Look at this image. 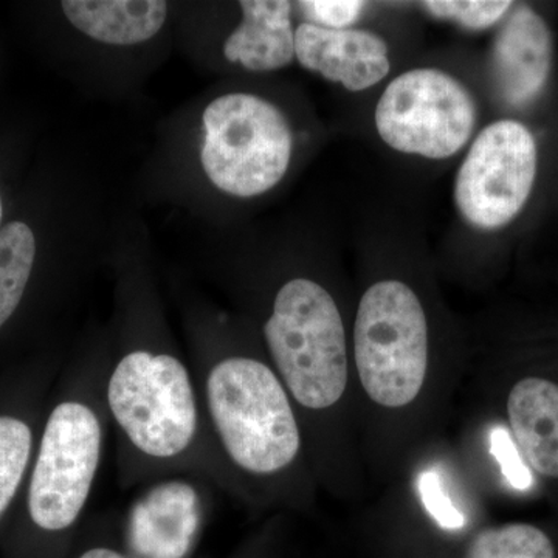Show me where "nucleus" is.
<instances>
[{"label": "nucleus", "instance_id": "39448f33", "mask_svg": "<svg viewBox=\"0 0 558 558\" xmlns=\"http://www.w3.org/2000/svg\"><path fill=\"white\" fill-rule=\"evenodd\" d=\"M538 149L532 132L515 120L488 124L459 168L454 202L462 218L481 230H498L524 208L535 178Z\"/></svg>", "mask_w": 558, "mask_h": 558}, {"label": "nucleus", "instance_id": "9b49d317", "mask_svg": "<svg viewBox=\"0 0 558 558\" xmlns=\"http://www.w3.org/2000/svg\"><path fill=\"white\" fill-rule=\"evenodd\" d=\"M153 492V490H150ZM132 509L128 539L135 558H185L199 529L196 508H160L154 494Z\"/></svg>", "mask_w": 558, "mask_h": 558}, {"label": "nucleus", "instance_id": "ddd939ff", "mask_svg": "<svg viewBox=\"0 0 558 558\" xmlns=\"http://www.w3.org/2000/svg\"><path fill=\"white\" fill-rule=\"evenodd\" d=\"M35 427L21 414H0V521L9 513L35 458Z\"/></svg>", "mask_w": 558, "mask_h": 558}, {"label": "nucleus", "instance_id": "6e6552de", "mask_svg": "<svg viewBox=\"0 0 558 558\" xmlns=\"http://www.w3.org/2000/svg\"><path fill=\"white\" fill-rule=\"evenodd\" d=\"M508 432L521 459L543 478L558 480V384L539 376L517 380L506 396Z\"/></svg>", "mask_w": 558, "mask_h": 558}, {"label": "nucleus", "instance_id": "6ab92c4d", "mask_svg": "<svg viewBox=\"0 0 558 558\" xmlns=\"http://www.w3.org/2000/svg\"><path fill=\"white\" fill-rule=\"evenodd\" d=\"M0 220H2V199H0Z\"/></svg>", "mask_w": 558, "mask_h": 558}, {"label": "nucleus", "instance_id": "f257e3e1", "mask_svg": "<svg viewBox=\"0 0 558 558\" xmlns=\"http://www.w3.org/2000/svg\"><path fill=\"white\" fill-rule=\"evenodd\" d=\"M191 368L244 508H314L319 486L300 414L266 352L207 340Z\"/></svg>", "mask_w": 558, "mask_h": 558}, {"label": "nucleus", "instance_id": "9d476101", "mask_svg": "<svg viewBox=\"0 0 558 558\" xmlns=\"http://www.w3.org/2000/svg\"><path fill=\"white\" fill-rule=\"evenodd\" d=\"M68 20L90 38L131 46L156 36L167 20L161 0H64Z\"/></svg>", "mask_w": 558, "mask_h": 558}, {"label": "nucleus", "instance_id": "0eeeda50", "mask_svg": "<svg viewBox=\"0 0 558 558\" xmlns=\"http://www.w3.org/2000/svg\"><path fill=\"white\" fill-rule=\"evenodd\" d=\"M295 57L311 72L319 73L344 89H369L388 75V46L368 31H332L303 22L295 31Z\"/></svg>", "mask_w": 558, "mask_h": 558}, {"label": "nucleus", "instance_id": "dca6fc26", "mask_svg": "<svg viewBox=\"0 0 558 558\" xmlns=\"http://www.w3.org/2000/svg\"><path fill=\"white\" fill-rule=\"evenodd\" d=\"M365 2L359 0H307L299 2L300 10L311 24L318 27L332 28V31H344L349 25L357 21Z\"/></svg>", "mask_w": 558, "mask_h": 558}, {"label": "nucleus", "instance_id": "1a4fd4ad", "mask_svg": "<svg viewBox=\"0 0 558 558\" xmlns=\"http://www.w3.org/2000/svg\"><path fill=\"white\" fill-rule=\"evenodd\" d=\"M242 22L223 47L230 62L253 72L286 68L295 58V31L290 20L292 5L286 0H244Z\"/></svg>", "mask_w": 558, "mask_h": 558}, {"label": "nucleus", "instance_id": "f8f14e48", "mask_svg": "<svg viewBox=\"0 0 558 558\" xmlns=\"http://www.w3.org/2000/svg\"><path fill=\"white\" fill-rule=\"evenodd\" d=\"M35 256V236L27 223L16 220L0 230V329L21 306Z\"/></svg>", "mask_w": 558, "mask_h": 558}, {"label": "nucleus", "instance_id": "4468645a", "mask_svg": "<svg viewBox=\"0 0 558 558\" xmlns=\"http://www.w3.org/2000/svg\"><path fill=\"white\" fill-rule=\"evenodd\" d=\"M462 558H556V548L543 529L529 523H506L475 532Z\"/></svg>", "mask_w": 558, "mask_h": 558}, {"label": "nucleus", "instance_id": "f03ea898", "mask_svg": "<svg viewBox=\"0 0 558 558\" xmlns=\"http://www.w3.org/2000/svg\"><path fill=\"white\" fill-rule=\"evenodd\" d=\"M108 363L83 360L47 414L25 499L28 521L43 534H69L89 508L110 429Z\"/></svg>", "mask_w": 558, "mask_h": 558}, {"label": "nucleus", "instance_id": "20e7f679", "mask_svg": "<svg viewBox=\"0 0 558 558\" xmlns=\"http://www.w3.org/2000/svg\"><path fill=\"white\" fill-rule=\"evenodd\" d=\"M476 105L461 81L438 69H414L392 80L376 108V128L389 148L442 160L472 137Z\"/></svg>", "mask_w": 558, "mask_h": 558}, {"label": "nucleus", "instance_id": "2eb2a0df", "mask_svg": "<svg viewBox=\"0 0 558 558\" xmlns=\"http://www.w3.org/2000/svg\"><path fill=\"white\" fill-rule=\"evenodd\" d=\"M513 3L508 0H428L422 2V9L438 20L453 21L470 31H484L497 24L509 13Z\"/></svg>", "mask_w": 558, "mask_h": 558}, {"label": "nucleus", "instance_id": "423d86ee", "mask_svg": "<svg viewBox=\"0 0 558 558\" xmlns=\"http://www.w3.org/2000/svg\"><path fill=\"white\" fill-rule=\"evenodd\" d=\"M553 54L548 24L531 7H517L492 49V73L502 100L513 108L534 101L548 83Z\"/></svg>", "mask_w": 558, "mask_h": 558}, {"label": "nucleus", "instance_id": "a211bd4d", "mask_svg": "<svg viewBox=\"0 0 558 558\" xmlns=\"http://www.w3.org/2000/svg\"><path fill=\"white\" fill-rule=\"evenodd\" d=\"M78 558H135L121 553V550L112 548V546H92V548L83 550Z\"/></svg>", "mask_w": 558, "mask_h": 558}, {"label": "nucleus", "instance_id": "7ed1b4c3", "mask_svg": "<svg viewBox=\"0 0 558 558\" xmlns=\"http://www.w3.org/2000/svg\"><path fill=\"white\" fill-rule=\"evenodd\" d=\"M202 165L223 193L255 197L278 185L292 157V131L281 110L264 98L229 94L204 112Z\"/></svg>", "mask_w": 558, "mask_h": 558}, {"label": "nucleus", "instance_id": "f3484780", "mask_svg": "<svg viewBox=\"0 0 558 558\" xmlns=\"http://www.w3.org/2000/svg\"><path fill=\"white\" fill-rule=\"evenodd\" d=\"M492 451L501 462L502 473L508 478L510 486L517 490H527L532 484L531 470L521 459L508 429L497 428L492 433Z\"/></svg>", "mask_w": 558, "mask_h": 558}]
</instances>
